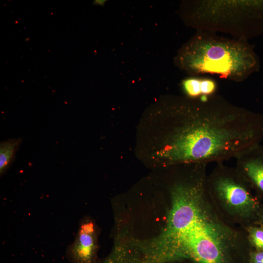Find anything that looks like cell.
Masks as SVG:
<instances>
[{"instance_id":"1","label":"cell","mask_w":263,"mask_h":263,"mask_svg":"<svg viewBox=\"0 0 263 263\" xmlns=\"http://www.w3.org/2000/svg\"><path fill=\"white\" fill-rule=\"evenodd\" d=\"M175 108L172 132L157 154L169 164L223 162L263 139V114L222 98L202 97Z\"/></svg>"},{"instance_id":"2","label":"cell","mask_w":263,"mask_h":263,"mask_svg":"<svg viewBox=\"0 0 263 263\" xmlns=\"http://www.w3.org/2000/svg\"><path fill=\"white\" fill-rule=\"evenodd\" d=\"M206 167L189 169L188 179L171 188L162 242L165 260L186 258L196 263H231V250L252 247L245 229L226 222L214 207L207 190Z\"/></svg>"},{"instance_id":"3","label":"cell","mask_w":263,"mask_h":263,"mask_svg":"<svg viewBox=\"0 0 263 263\" xmlns=\"http://www.w3.org/2000/svg\"><path fill=\"white\" fill-rule=\"evenodd\" d=\"M207 184L214 207L226 222L244 229L258 224L263 205L236 168L218 163Z\"/></svg>"},{"instance_id":"4","label":"cell","mask_w":263,"mask_h":263,"mask_svg":"<svg viewBox=\"0 0 263 263\" xmlns=\"http://www.w3.org/2000/svg\"><path fill=\"white\" fill-rule=\"evenodd\" d=\"M203 38L194 40L183 52L186 67L197 73H211L237 77H244L257 71L258 56L248 45Z\"/></svg>"},{"instance_id":"5","label":"cell","mask_w":263,"mask_h":263,"mask_svg":"<svg viewBox=\"0 0 263 263\" xmlns=\"http://www.w3.org/2000/svg\"><path fill=\"white\" fill-rule=\"evenodd\" d=\"M236 169L256 195L263 200V145L260 143L241 152L236 158Z\"/></svg>"},{"instance_id":"6","label":"cell","mask_w":263,"mask_h":263,"mask_svg":"<svg viewBox=\"0 0 263 263\" xmlns=\"http://www.w3.org/2000/svg\"><path fill=\"white\" fill-rule=\"evenodd\" d=\"M96 249L93 226L85 224L69 250V257L74 263H94Z\"/></svg>"},{"instance_id":"7","label":"cell","mask_w":263,"mask_h":263,"mask_svg":"<svg viewBox=\"0 0 263 263\" xmlns=\"http://www.w3.org/2000/svg\"><path fill=\"white\" fill-rule=\"evenodd\" d=\"M22 139H10L0 144V172L3 174L13 162Z\"/></svg>"},{"instance_id":"8","label":"cell","mask_w":263,"mask_h":263,"mask_svg":"<svg viewBox=\"0 0 263 263\" xmlns=\"http://www.w3.org/2000/svg\"><path fill=\"white\" fill-rule=\"evenodd\" d=\"M245 229L252 248L256 251H263V226L254 225Z\"/></svg>"},{"instance_id":"9","label":"cell","mask_w":263,"mask_h":263,"mask_svg":"<svg viewBox=\"0 0 263 263\" xmlns=\"http://www.w3.org/2000/svg\"><path fill=\"white\" fill-rule=\"evenodd\" d=\"M201 80L190 78L183 82V88L186 93L191 97H196L202 94Z\"/></svg>"},{"instance_id":"10","label":"cell","mask_w":263,"mask_h":263,"mask_svg":"<svg viewBox=\"0 0 263 263\" xmlns=\"http://www.w3.org/2000/svg\"><path fill=\"white\" fill-rule=\"evenodd\" d=\"M201 83L202 94H210L214 92L215 89V83L212 80L209 79H202Z\"/></svg>"},{"instance_id":"11","label":"cell","mask_w":263,"mask_h":263,"mask_svg":"<svg viewBox=\"0 0 263 263\" xmlns=\"http://www.w3.org/2000/svg\"><path fill=\"white\" fill-rule=\"evenodd\" d=\"M250 263H263V251L252 250L250 253Z\"/></svg>"},{"instance_id":"12","label":"cell","mask_w":263,"mask_h":263,"mask_svg":"<svg viewBox=\"0 0 263 263\" xmlns=\"http://www.w3.org/2000/svg\"><path fill=\"white\" fill-rule=\"evenodd\" d=\"M258 225L263 226V208L261 212Z\"/></svg>"}]
</instances>
